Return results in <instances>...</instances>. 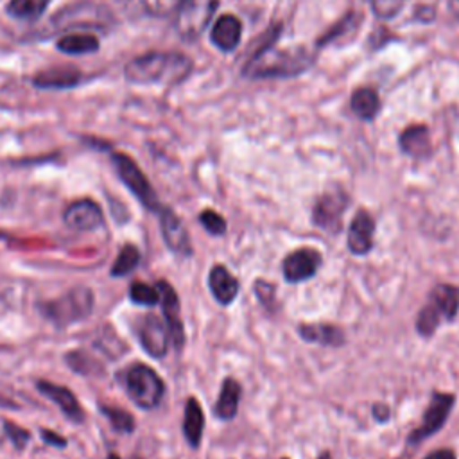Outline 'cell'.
<instances>
[{
	"instance_id": "cell-1",
	"label": "cell",
	"mask_w": 459,
	"mask_h": 459,
	"mask_svg": "<svg viewBox=\"0 0 459 459\" xmlns=\"http://www.w3.org/2000/svg\"><path fill=\"white\" fill-rule=\"evenodd\" d=\"M192 59L181 52H147L126 65V77L136 84H178L192 72Z\"/></svg>"
},
{
	"instance_id": "cell-2",
	"label": "cell",
	"mask_w": 459,
	"mask_h": 459,
	"mask_svg": "<svg viewBox=\"0 0 459 459\" xmlns=\"http://www.w3.org/2000/svg\"><path fill=\"white\" fill-rule=\"evenodd\" d=\"M314 57L305 48H280L274 41L262 45L246 63L244 75L253 79L294 77L303 74Z\"/></svg>"
},
{
	"instance_id": "cell-3",
	"label": "cell",
	"mask_w": 459,
	"mask_h": 459,
	"mask_svg": "<svg viewBox=\"0 0 459 459\" xmlns=\"http://www.w3.org/2000/svg\"><path fill=\"white\" fill-rule=\"evenodd\" d=\"M459 312V289L454 285L439 283L429 296L427 305L420 310L416 328L420 335H432L439 321H454Z\"/></svg>"
},
{
	"instance_id": "cell-4",
	"label": "cell",
	"mask_w": 459,
	"mask_h": 459,
	"mask_svg": "<svg viewBox=\"0 0 459 459\" xmlns=\"http://www.w3.org/2000/svg\"><path fill=\"white\" fill-rule=\"evenodd\" d=\"M93 308V294L88 287H74L65 296L41 305V312L56 325H70L90 316Z\"/></svg>"
},
{
	"instance_id": "cell-5",
	"label": "cell",
	"mask_w": 459,
	"mask_h": 459,
	"mask_svg": "<svg viewBox=\"0 0 459 459\" xmlns=\"http://www.w3.org/2000/svg\"><path fill=\"white\" fill-rule=\"evenodd\" d=\"M126 389L131 400L147 411L158 407L165 393V385L160 375L145 364H134L126 373Z\"/></svg>"
},
{
	"instance_id": "cell-6",
	"label": "cell",
	"mask_w": 459,
	"mask_h": 459,
	"mask_svg": "<svg viewBox=\"0 0 459 459\" xmlns=\"http://www.w3.org/2000/svg\"><path fill=\"white\" fill-rule=\"evenodd\" d=\"M113 165L115 170L118 174V178L122 179V183L136 195V199L149 210L160 212V203H158V195L152 188V185L149 183L147 176L140 170V167L134 163L133 158H129L127 154L122 152H115L113 154Z\"/></svg>"
},
{
	"instance_id": "cell-7",
	"label": "cell",
	"mask_w": 459,
	"mask_h": 459,
	"mask_svg": "<svg viewBox=\"0 0 459 459\" xmlns=\"http://www.w3.org/2000/svg\"><path fill=\"white\" fill-rule=\"evenodd\" d=\"M217 0H183L176 13V29L183 39H195L208 27L215 9Z\"/></svg>"
},
{
	"instance_id": "cell-8",
	"label": "cell",
	"mask_w": 459,
	"mask_h": 459,
	"mask_svg": "<svg viewBox=\"0 0 459 459\" xmlns=\"http://www.w3.org/2000/svg\"><path fill=\"white\" fill-rule=\"evenodd\" d=\"M454 402H455V398L450 393H434L432 400L427 407V412L423 416L421 425L416 430H412V434L409 436V441L420 443L421 439H427L434 432H437L443 427V423L446 421Z\"/></svg>"
},
{
	"instance_id": "cell-9",
	"label": "cell",
	"mask_w": 459,
	"mask_h": 459,
	"mask_svg": "<svg viewBox=\"0 0 459 459\" xmlns=\"http://www.w3.org/2000/svg\"><path fill=\"white\" fill-rule=\"evenodd\" d=\"M348 206V197L342 192L323 194L312 212L314 224L328 233H337L341 230V219Z\"/></svg>"
},
{
	"instance_id": "cell-10",
	"label": "cell",
	"mask_w": 459,
	"mask_h": 459,
	"mask_svg": "<svg viewBox=\"0 0 459 459\" xmlns=\"http://www.w3.org/2000/svg\"><path fill=\"white\" fill-rule=\"evenodd\" d=\"M321 265V255L312 247H299L289 253L283 260L281 271L289 283H298L312 278Z\"/></svg>"
},
{
	"instance_id": "cell-11",
	"label": "cell",
	"mask_w": 459,
	"mask_h": 459,
	"mask_svg": "<svg viewBox=\"0 0 459 459\" xmlns=\"http://www.w3.org/2000/svg\"><path fill=\"white\" fill-rule=\"evenodd\" d=\"M156 289L160 292V301H161V307H163V316H165L169 337L172 339L174 348L181 350L183 342H185V330H183V323H181V310H179L178 294H176L174 287L170 283H167L165 280H160L156 283Z\"/></svg>"
},
{
	"instance_id": "cell-12",
	"label": "cell",
	"mask_w": 459,
	"mask_h": 459,
	"mask_svg": "<svg viewBox=\"0 0 459 459\" xmlns=\"http://www.w3.org/2000/svg\"><path fill=\"white\" fill-rule=\"evenodd\" d=\"M63 219L68 228L77 231H91L102 226V212L91 199H79L68 204Z\"/></svg>"
},
{
	"instance_id": "cell-13",
	"label": "cell",
	"mask_w": 459,
	"mask_h": 459,
	"mask_svg": "<svg viewBox=\"0 0 459 459\" xmlns=\"http://www.w3.org/2000/svg\"><path fill=\"white\" fill-rule=\"evenodd\" d=\"M158 213H160L161 235L167 247L174 253L188 256L192 253V246H190L188 231L185 230L181 219L170 208H160Z\"/></svg>"
},
{
	"instance_id": "cell-14",
	"label": "cell",
	"mask_w": 459,
	"mask_h": 459,
	"mask_svg": "<svg viewBox=\"0 0 459 459\" xmlns=\"http://www.w3.org/2000/svg\"><path fill=\"white\" fill-rule=\"evenodd\" d=\"M138 339L143 350L151 357H163L169 348V330L160 317L149 314L142 319L138 328Z\"/></svg>"
},
{
	"instance_id": "cell-15",
	"label": "cell",
	"mask_w": 459,
	"mask_h": 459,
	"mask_svg": "<svg viewBox=\"0 0 459 459\" xmlns=\"http://www.w3.org/2000/svg\"><path fill=\"white\" fill-rule=\"evenodd\" d=\"M375 221L366 210H359L348 230V249L353 255H368L373 247Z\"/></svg>"
},
{
	"instance_id": "cell-16",
	"label": "cell",
	"mask_w": 459,
	"mask_h": 459,
	"mask_svg": "<svg viewBox=\"0 0 459 459\" xmlns=\"http://www.w3.org/2000/svg\"><path fill=\"white\" fill-rule=\"evenodd\" d=\"M38 389L47 398H50L54 403H57L66 418H70L75 423H82V420H84L82 407H81L79 400L75 398V394L70 389H66L63 385H57V384H52L48 380H39Z\"/></svg>"
},
{
	"instance_id": "cell-17",
	"label": "cell",
	"mask_w": 459,
	"mask_h": 459,
	"mask_svg": "<svg viewBox=\"0 0 459 459\" xmlns=\"http://www.w3.org/2000/svg\"><path fill=\"white\" fill-rule=\"evenodd\" d=\"M242 38V23L235 14H222L210 30L212 43L222 50L231 52L237 48Z\"/></svg>"
},
{
	"instance_id": "cell-18",
	"label": "cell",
	"mask_w": 459,
	"mask_h": 459,
	"mask_svg": "<svg viewBox=\"0 0 459 459\" xmlns=\"http://www.w3.org/2000/svg\"><path fill=\"white\" fill-rule=\"evenodd\" d=\"M208 287L213 298L221 305H230L238 294V281L237 278L221 264L213 265L208 274Z\"/></svg>"
},
{
	"instance_id": "cell-19",
	"label": "cell",
	"mask_w": 459,
	"mask_h": 459,
	"mask_svg": "<svg viewBox=\"0 0 459 459\" xmlns=\"http://www.w3.org/2000/svg\"><path fill=\"white\" fill-rule=\"evenodd\" d=\"M400 149L412 158H427L432 151L430 145V134L427 126L416 124V126H409L403 129V133L400 134Z\"/></svg>"
},
{
	"instance_id": "cell-20",
	"label": "cell",
	"mask_w": 459,
	"mask_h": 459,
	"mask_svg": "<svg viewBox=\"0 0 459 459\" xmlns=\"http://www.w3.org/2000/svg\"><path fill=\"white\" fill-rule=\"evenodd\" d=\"M81 81V74L74 66H54L32 77L38 88H72Z\"/></svg>"
},
{
	"instance_id": "cell-21",
	"label": "cell",
	"mask_w": 459,
	"mask_h": 459,
	"mask_svg": "<svg viewBox=\"0 0 459 459\" xmlns=\"http://www.w3.org/2000/svg\"><path fill=\"white\" fill-rule=\"evenodd\" d=\"M240 384L228 377L224 378L222 385H221V394L217 398V403H215V414L217 418L221 420H233L237 411H238V402H240Z\"/></svg>"
},
{
	"instance_id": "cell-22",
	"label": "cell",
	"mask_w": 459,
	"mask_h": 459,
	"mask_svg": "<svg viewBox=\"0 0 459 459\" xmlns=\"http://www.w3.org/2000/svg\"><path fill=\"white\" fill-rule=\"evenodd\" d=\"M204 429V416L199 402L195 398H188L185 403V416H183V434L190 446H199L201 436Z\"/></svg>"
},
{
	"instance_id": "cell-23",
	"label": "cell",
	"mask_w": 459,
	"mask_h": 459,
	"mask_svg": "<svg viewBox=\"0 0 459 459\" xmlns=\"http://www.w3.org/2000/svg\"><path fill=\"white\" fill-rule=\"evenodd\" d=\"M350 108L360 120H373L380 111L378 93L371 88H359L350 97Z\"/></svg>"
},
{
	"instance_id": "cell-24",
	"label": "cell",
	"mask_w": 459,
	"mask_h": 459,
	"mask_svg": "<svg viewBox=\"0 0 459 459\" xmlns=\"http://www.w3.org/2000/svg\"><path fill=\"white\" fill-rule=\"evenodd\" d=\"M56 47L61 52L72 54V56L90 54V52H95L99 48V39H97V36H93L90 32H72V34H66V36L59 38Z\"/></svg>"
},
{
	"instance_id": "cell-25",
	"label": "cell",
	"mask_w": 459,
	"mask_h": 459,
	"mask_svg": "<svg viewBox=\"0 0 459 459\" xmlns=\"http://www.w3.org/2000/svg\"><path fill=\"white\" fill-rule=\"evenodd\" d=\"M299 335L308 342L332 346L342 342V332L333 325H303L299 326Z\"/></svg>"
},
{
	"instance_id": "cell-26",
	"label": "cell",
	"mask_w": 459,
	"mask_h": 459,
	"mask_svg": "<svg viewBox=\"0 0 459 459\" xmlns=\"http://www.w3.org/2000/svg\"><path fill=\"white\" fill-rule=\"evenodd\" d=\"M48 4L50 0H9L7 13L20 20H38Z\"/></svg>"
},
{
	"instance_id": "cell-27",
	"label": "cell",
	"mask_w": 459,
	"mask_h": 459,
	"mask_svg": "<svg viewBox=\"0 0 459 459\" xmlns=\"http://www.w3.org/2000/svg\"><path fill=\"white\" fill-rule=\"evenodd\" d=\"M140 13L154 18H165L181 7L183 0H129Z\"/></svg>"
},
{
	"instance_id": "cell-28",
	"label": "cell",
	"mask_w": 459,
	"mask_h": 459,
	"mask_svg": "<svg viewBox=\"0 0 459 459\" xmlns=\"http://www.w3.org/2000/svg\"><path fill=\"white\" fill-rule=\"evenodd\" d=\"M138 262H140V251H138V247L133 246V244H126V246L120 249L118 256L115 258V262H113V265H111V276L120 278V276L129 274L131 271L136 269Z\"/></svg>"
},
{
	"instance_id": "cell-29",
	"label": "cell",
	"mask_w": 459,
	"mask_h": 459,
	"mask_svg": "<svg viewBox=\"0 0 459 459\" xmlns=\"http://www.w3.org/2000/svg\"><path fill=\"white\" fill-rule=\"evenodd\" d=\"M88 9H90V5H77V7H70L68 9V14H65V13H61L63 16H59L61 18V22H65V25H86V27H90V25H97L99 23V20L102 22V16L95 11V13H88Z\"/></svg>"
},
{
	"instance_id": "cell-30",
	"label": "cell",
	"mask_w": 459,
	"mask_h": 459,
	"mask_svg": "<svg viewBox=\"0 0 459 459\" xmlns=\"http://www.w3.org/2000/svg\"><path fill=\"white\" fill-rule=\"evenodd\" d=\"M100 411L109 420V423L113 425L115 430L124 432V434H129L134 430V420L127 411H124L120 407H108V405H100Z\"/></svg>"
},
{
	"instance_id": "cell-31",
	"label": "cell",
	"mask_w": 459,
	"mask_h": 459,
	"mask_svg": "<svg viewBox=\"0 0 459 459\" xmlns=\"http://www.w3.org/2000/svg\"><path fill=\"white\" fill-rule=\"evenodd\" d=\"M129 298L131 301H134L136 305H145V307H152L160 301V292L156 287H151L147 283L142 281H134L129 289Z\"/></svg>"
},
{
	"instance_id": "cell-32",
	"label": "cell",
	"mask_w": 459,
	"mask_h": 459,
	"mask_svg": "<svg viewBox=\"0 0 459 459\" xmlns=\"http://www.w3.org/2000/svg\"><path fill=\"white\" fill-rule=\"evenodd\" d=\"M199 222L203 224V228L210 233V235H222L226 231V221L222 215H219L215 210H203L201 215H199Z\"/></svg>"
},
{
	"instance_id": "cell-33",
	"label": "cell",
	"mask_w": 459,
	"mask_h": 459,
	"mask_svg": "<svg viewBox=\"0 0 459 459\" xmlns=\"http://www.w3.org/2000/svg\"><path fill=\"white\" fill-rule=\"evenodd\" d=\"M403 0H371V7L378 18H393L402 9Z\"/></svg>"
},
{
	"instance_id": "cell-34",
	"label": "cell",
	"mask_w": 459,
	"mask_h": 459,
	"mask_svg": "<svg viewBox=\"0 0 459 459\" xmlns=\"http://www.w3.org/2000/svg\"><path fill=\"white\" fill-rule=\"evenodd\" d=\"M5 432H7V436L11 437V441L14 443V446L16 448H23L25 446V443L29 441V437H30V434L25 430V429H22L20 425H16V423H11V421H5Z\"/></svg>"
},
{
	"instance_id": "cell-35",
	"label": "cell",
	"mask_w": 459,
	"mask_h": 459,
	"mask_svg": "<svg viewBox=\"0 0 459 459\" xmlns=\"http://www.w3.org/2000/svg\"><path fill=\"white\" fill-rule=\"evenodd\" d=\"M41 437H43L48 445H54V446H65V445H66V439H65L63 436H59V434L52 432V430H47V429L41 430Z\"/></svg>"
},
{
	"instance_id": "cell-36",
	"label": "cell",
	"mask_w": 459,
	"mask_h": 459,
	"mask_svg": "<svg viewBox=\"0 0 459 459\" xmlns=\"http://www.w3.org/2000/svg\"><path fill=\"white\" fill-rule=\"evenodd\" d=\"M425 459H455V454L454 450H448V448H439V450H434L430 452Z\"/></svg>"
},
{
	"instance_id": "cell-37",
	"label": "cell",
	"mask_w": 459,
	"mask_h": 459,
	"mask_svg": "<svg viewBox=\"0 0 459 459\" xmlns=\"http://www.w3.org/2000/svg\"><path fill=\"white\" fill-rule=\"evenodd\" d=\"M373 416H375V420L377 421H385L387 418H389V409H387V405H375L373 407Z\"/></svg>"
},
{
	"instance_id": "cell-38",
	"label": "cell",
	"mask_w": 459,
	"mask_h": 459,
	"mask_svg": "<svg viewBox=\"0 0 459 459\" xmlns=\"http://www.w3.org/2000/svg\"><path fill=\"white\" fill-rule=\"evenodd\" d=\"M448 13L452 14V18H455L459 22V0H445Z\"/></svg>"
},
{
	"instance_id": "cell-39",
	"label": "cell",
	"mask_w": 459,
	"mask_h": 459,
	"mask_svg": "<svg viewBox=\"0 0 459 459\" xmlns=\"http://www.w3.org/2000/svg\"><path fill=\"white\" fill-rule=\"evenodd\" d=\"M108 459H120V457H118V455H117V454H115V452H111V454H109V455H108Z\"/></svg>"
},
{
	"instance_id": "cell-40",
	"label": "cell",
	"mask_w": 459,
	"mask_h": 459,
	"mask_svg": "<svg viewBox=\"0 0 459 459\" xmlns=\"http://www.w3.org/2000/svg\"><path fill=\"white\" fill-rule=\"evenodd\" d=\"M283 459H287V457H283Z\"/></svg>"
}]
</instances>
